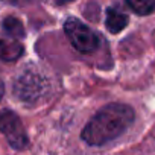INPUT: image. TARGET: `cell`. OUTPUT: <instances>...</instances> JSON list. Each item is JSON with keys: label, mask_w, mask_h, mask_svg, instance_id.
Instances as JSON below:
<instances>
[{"label": "cell", "mask_w": 155, "mask_h": 155, "mask_svg": "<svg viewBox=\"0 0 155 155\" xmlns=\"http://www.w3.org/2000/svg\"><path fill=\"white\" fill-rule=\"evenodd\" d=\"M134 122V110L125 104L104 107L82 129V140L90 146H102L122 135Z\"/></svg>", "instance_id": "obj_1"}, {"label": "cell", "mask_w": 155, "mask_h": 155, "mask_svg": "<svg viewBox=\"0 0 155 155\" xmlns=\"http://www.w3.org/2000/svg\"><path fill=\"white\" fill-rule=\"evenodd\" d=\"M49 90H50V84L47 81V78L32 70H28L18 74L12 85L14 96L28 105L38 104L41 99L47 96Z\"/></svg>", "instance_id": "obj_2"}, {"label": "cell", "mask_w": 155, "mask_h": 155, "mask_svg": "<svg viewBox=\"0 0 155 155\" xmlns=\"http://www.w3.org/2000/svg\"><path fill=\"white\" fill-rule=\"evenodd\" d=\"M64 32L68 37L73 47L82 53H90L97 47V35L78 18H67L64 23Z\"/></svg>", "instance_id": "obj_3"}, {"label": "cell", "mask_w": 155, "mask_h": 155, "mask_svg": "<svg viewBox=\"0 0 155 155\" xmlns=\"http://www.w3.org/2000/svg\"><path fill=\"white\" fill-rule=\"evenodd\" d=\"M0 132L6 137L11 147L17 150H23L29 146V138L25 131V126L20 117L11 110H5L0 113Z\"/></svg>", "instance_id": "obj_4"}, {"label": "cell", "mask_w": 155, "mask_h": 155, "mask_svg": "<svg viewBox=\"0 0 155 155\" xmlns=\"http://www.w3.org/2000/svg\"><path fill=\"white\" fill-rule=\"evenodd\" d=\"M23 55V46L11 37H2L0 35V59L6 61V62H12L17 61L20 56Z\"/></svg>", "instance_id": "obj_5"}, {"label": "cell", "mask_w": 155, "mask_h": 155, "mask_svg": "<svg viewBox=\"0 0 155 155\" xmlns=\"http://www.w3.org/2000/svg\"><path fill=\"white\" fill-rule=\"evenodd\" d=\"M128 25V15L123 14L122 11L116 9V8H108L107 9V21L105 26L111 34H119L120 31H123Z\"/></svg>", "instance_id": "obj_6"}, {"label": "cell", "mask_w": 155, "mask_h": 155, "mask_svg": "<svg viewBox=\"0 0 155 155\" xmlns=\"http://www.w3.org/2000/svg\"><path fill=\"white\" fill-rule=\"evenodd\" d=\"M2 29H3V32L8 35V37H11V38H23L25 37V28H23V23L18 20V18H15V17H6V18H3V21H2Z\"/></svg>", "instance_id": "obj_7"}, {"label": "cell", "mask_w": 155, "mask_h": 155, "mask_svg": "<svg viewBox=\"0 0 155 155\" xmlns=\"http://www.w3.org/2000/svg\"><path fill=\"white\" fill-rule=\"evenodd\" d=\"M126 3L138 15L150 14L155 9V0H126Z\"/></svg>", "instance_id": "obj_8"}, {"label": "cell", "mask_w": 155, "mask_h": 155, "mask_svg": "<svg viewBox=\"0 0 155 155\" xmlns=\"http://www.w3.org/2000/svg\"><path fill=\"white\" fill-rule=\"evenodd\" d=\"M5 2L11 3V5H17V6H21V5H28L31 2H34V0H5Z\"/></svg>", "instance_id": "obj_9"}, {"label": "cell", "mask_w": 155, "mask_h": 155, "mask_svg": "<svg viewBox=\"0 0 155 155\" xmlns=\"http://www.w3.org/2000/svg\"><path fill=\"white\" fill-rule=\"evenodd\" d=\"M71 2H74V0H56L58 5H67V3H71Z\"/></svg>", "instance_id": "obj_10"}, {"label": "cell", "mask_w": 155, "mask_h": 155, "mask_svg": "<svg viewBox=\"0 0 155 155\" xmlns=\"http://www.w3.org/2000/svg\"><path fill=\"white\" fill-rule=\"evenodd\" d=\"M3 93H5V85H3L2 81H0V99L3 97Z\"/></svg>", "instance_id": "obj_11"}]
</instances>
